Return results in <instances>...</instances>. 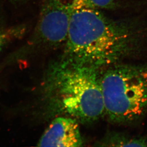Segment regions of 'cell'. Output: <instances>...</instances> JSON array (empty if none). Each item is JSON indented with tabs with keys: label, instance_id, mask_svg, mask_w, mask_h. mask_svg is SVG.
Instances as JSON below:
<instances>
[{
	"label": "cell",
	"instance_id": "cell-9",
	"mask_svg": "<svg viewBox=\"0 0 147 147\" xmlns=\"http://www.w3.org/2000/svg\"><path fill=\"white\" fill-rule=\"evenodd\" d=\"M11 1H22V0H11Z\"/></svg>",
	"mask_w": 147,
	"mask_h": 147
},
{
	"label": "cell",
	"instance_id": "cell-7",
	"mask_svg": "<svg viewBox=\"0 0 147 147\" xmlns=\"http://www.w3.org/2000/svg\"><path fill=\"white\" fill-rule=\"evenodd\" d=\"M76 1L81 5L98 10L111 9L116 4V0H76Z\"/></svg>",
	"mask_w": 147,
	"mask_h": 147
},
{
	"label": "cell",
	"instance_id": "cell-2",
	"mask_svg": "<svg viewBox=\"0 0 147 147\" xmlns=\"http://www.w3.org/2000/svg\"><path fill=\"white\" fill-rule=\"evenodd\" d=\"M49 79L50 90L65 113L85 123L105 116L100 69L66 58L53 68Z\"/></svg>",
	"mask_w": 147,
	"mask_h": 147
},
{
	"label": "cell",
	"instance_id": "cell-1",
	"mask_svg": "<svg viewBox=\"0 0 147 147\" xmlns=\"http://www.w3.org/2000/svg\"><path fill=\"white\" fill-rule=\"evenodd\" d=\"M65 43L67 58L101 69L134 56L140 48L142 35L129 24L76 4Z\"/></svg>",
	"mask_w": 147,
	"mask_h": 147
},
{
	"label": "cell",
	"instance_id": "cell-4",
	"mask_svg": "<svg viewBox=\"0 0 147 147\" xmlns=\"http://www.w3.org/2000/svg\"><path fill=\"white\" fill-rule=\"evenodd\" d=\"M75 0H45L36 27L43 42L57 45L66 42Z\"/></svg>",
	"mask_w": 147,
	"mask_h": 147
},
{
	"label": "cell",
	"instance_id": "cell-3",
	"mask_svg": "<svg viewBox=\"0 0 147 147\" xmlns=\"http://www.w3.org/2000/svg\"><path fill=\"white\" fill-rule=\"evenodd\" d=\"M105 116L127 124L147 116V63H117L100 69Z\"/></svg>",
	"mask_w": 147,
	"mask_h": 147
},
{
	"label": "cell",
	"instance_id": "cell-5",
	"mask_svg": "<svg viewBox=\"0 0 147 147\" xmlns=\"http://www.w3.org/2000/svg\"><path fill=\"white\" fill-rule=\"evenodd\" d=\"M83 141L78 122L72 118L59 117L50 124L38 142L39 147H75Z\"/></svg>",
	"mask_w": 147,
	"mask_h": 147
},
{
	"label": "cell",
	"instance_id": "cell-8",
	"mask_svg": "<svg viewBox=\"0 0 147 147\" xmlns=\"http://www.w3.org/2000/svg\"><path fill=\"white\" fill-rule=\"evenodd\" d=\"M8 32L7 33V32H6L4 31L0 30V51L1 50L5 40L6 37L8 36Z\"/></svg>",
	"mask_w": 147,
	"mask_h": 147
},
{
	"label": "cell",
	"instance_id": "cell-6",
	"mask_svg": "<svg viewBox=\"0 0 147 147\" xmlns=\"http://www.w3.org/2000/svg\"><path fill=\"white\" fill-rule=\"evenodd\" d=\"M103 147H147V134L133 136L121 132H113L98 142Z\"/></svg>",
	"mask_w": 147,
	"mask_h": 147
}]
</instances>
